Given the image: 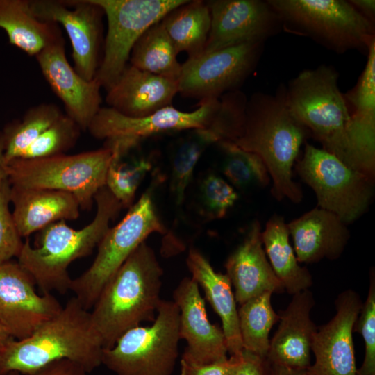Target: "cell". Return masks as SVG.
<instances>
[{"label":"cell","mask_w":375,"mask_h":375,"mask_svg":"<svg viewBox=\"0 0 375 375\" xmlns=\"http://www.w3.org/2000/svg\"><path fill=\"white\" fill-rule=\"evenodd\" d=\"M162 275L153 249L144 242L107 282L90 311L103 349L142 322L154 321L162 301Z\"/></svg>","instance_id":"cell-1"},{"label":"cell","mask_w":375,"mask_h":375,"mask_svg":"<svg viewBox=\"0 0 375 375\" xmlns=\"http://www.w3.org/2000/svg\"><path fill=\"white\" fill-rule=\"evenodd\" d=\"M307 133L290 112L282 87L274 95L258 92L247 100L243 127L233 142L262 159L274 198L299 203L302 192L292 179V167Z\"/></svg>","instance_id":"cell-2"},{"label":"cell","mask_w":375,"mask_h":375,"mask_svg":"<svg viewBox=\"0 0 375 375\" xmlns=\"http://www.w3.org/2000/svg\"><path fill=\"white\" fill-rule=\"evenodd\" d=\"M103 350L90 311L74 297L30 336L12 338L0 349V375L11 372L24 375L62 359L91 373L101 365Z\"/></svg>","instance_id":"cell-3"},{"label":"cell","mask_w":375,"mask_h":375,"mask_svg":"<svg viewBox=\"0 0 375 375\" xmlns=\"http://www.w3.org/2000/svg\"><path fill=\"white\" fill-rule=\"evenodd\" d=\"M94 202V218L83 228L73 229L60 220L38 231L37 246L31 247L28 238L24 242L17 262L32 276L42 294H65L69 290L72 279L68 267L92 252L109 229L110 220L123 208L106 185L97 192Z\"/></svg>","instance_id":"cell-4"},{"label":"cell","mask_w":375,"mask_h":375,"mask_svg":"<svg viewBox=\"0 0 375 375\" xmlns=\"http://www.w3.org/2000/svg\"><path fill=\"white\" fill-rule=\"evenodd\" d=\"M338 77L331 66L305 69L285 87V99L294 117L323 149L356 170L349 142L351 113Z\"/></svg>","instance_id":"cell-5"},{"label":"cell","mask_w":375,"mask_h":375,"mask_svg":"<svg viewBox=\"0 0 375 375\" xmlns=\"http://www.w3.org/2000/svg\"><path fill=\"white\" fill-rule=\"evenodd\" d=\"M283 27L310 37L338 53H367L375 40L374 23L344 0H267Z\"/></svg>","instance_id":"cell-6"},{"label":"cell","mask_w":375,"mask_h":375,"mask_svg":"<svg viewBox=\"0 0 375 375\" xmlns=\"http://www.w3.org/2000/svg\"><path fill=\"white\" fill-rule=\"evenodd\" d=\"M112 151L107 147L74 155L15 158L6 163L10 185L65 191L72 194L80 208L90 210L94 197L106 185Z\"/></svg>","instance_id":"cell-7"},{"label":"cell","mask_w":375,"mask_h":375,"mask_svg":"<svg viewBox=\"0 0 375 375\" xmlns=\"http://www.w3.org/2000/svg\"><path fill=\"white\" fill-rule=\"evenodd\" d=\"M180 339L179 309L162 299L152 324L128 330L103 349L101 365L116 375H172Z\"/></svg>","instance_id":"cell-8"},{"label":"cell","mask_w":375,"mask_h":375,"mask_svg":"<svg viewBox=\"0 0 375 375\" xmlns=\"http://www.w3.org/2000/svg\"><path fill=\"white\" fill-rule=\"evenodd\" d=\"M153 233L165 234L167 229L157 214L151 189H148L129 208L124 218L107 231L97 246V254L90 267L72 279L69 290L86 310L93 307L107 282Z\"/></svg>","instance_id":"cell-9"},{"label":"cell","mask_w":375,"mask_h":375,"mask_svg":"<svg viewBox=\"0 0 375 375\" xmlns=\"http://www.w3.org/2000/svg\"><path fill=\"white\" fill-rule=\"evenodd\" d=\"M296 169L315 192L318 207L334 213L344 223L356 220L367 209L372 179L326 150L307 143Z\"/></svg>","instance_id":"cell-10"},{"label":"cell","mask_w":375,"mask_h":375,"mask_svg":"<svg viewBox=\"0 0 375 375\" xmlns=\"http://www.w3.org/2000/svg\"><path fill=\"white\" fill-rule=\"evenodd\" d=\"M106 15L103 56L94 78L106 91L118 80L140 37L187 0H92Z\"/></svg>","instance_id":"cell-11"},{"label":"cell","mask_w":375,"mask_h":375,"mask_svg":"<svg viewBox=\"0 0 375 375\" xmlns=\"http://www.w3.org/2000/svg\"><path fill=\"white\" fill-rule=\"evenodd\" d=\"M263 43L241 44L188 59L177 81L178 93L202 101L235 90L255 67Z\"/></svg>","instance_id":"cell-12"},{"label":"cell","mask_w":375,"mask_h":375,"mask_svg":"<svg viewBox=\"0 0 375 375\" xmlns=\"http://www.w3.org/2000/svg\"><path fill=\"white\" fill-rule=\"evenodd\" d=\"M40 20L64 27L72 44L74 69L91 81L98 70L103 12L92 0H30Z\"/></svg>","instance_id":"cell-13"},{"label":"cell","mask_w":375,"mask_h":375,"mask_svg":"<svg viewBox=\"0 0 375 375\" xmlns=\"http://www.w3.org/2000/svg\"><path fill=\"white\" fill-rule=\"evenodd\" d=\"M35 285L17 261L0 265V324L15 340L30 336L62 308L51 294H38Z\"/></svg>","instance_id":"cell-14"},{"label":"cell","mask_w":375,"mask_h":375,"mask_svg":"<svg viewBox=\"0 0 375 375\" xmlns=\"http://www.w3.org/2000/svg\"><path fill=\"white\" fill-rule=\"evenodd\" d=\"M220 106V97L200 101L192 112L181 111L172 105L142 117L124 116L111 108H101L88 130L95 138L103 140L144 138L168 131H178L208 126Z\"/></svg>","instance_id":"cell-15"},{"label":"cell","mask_w":375,"mask_h":375,"mask_svg":"<svg viewBox=\"0 0 375 375\" xmlns=\"http://www.w3.org/2000/svg\"><path fill=\"white\" fill-rule=\"evenodd\" d=\"M206 3L211 26L203 54L244 43L264 42L283 27L267 1L212 0Z\"/></svg>","instance_id":"cell-16"},{"label":"cell","mask_w":375,"mask_h":375,"mask_svg":"<svg viewBox=\"0 0 375 375\" xmlns=\"http://www.w3.org/2000/svg\"><path fill=\"white\" fill-rule=\"evenodd\" d=\"M336 313L317 327L311 351L315 362L307 369L309 375H356L353 326L362 306L359 294L347 289L335 301Z\"/></svg>","instance_id":"cell-17"},{"label":"cell","mask_w":375,"mask_h":375,"mask_svg":"<svg viewBox=\"0 0 375 375\" xmlns=\"http://www.w3.org/2000/svg\"><path fill=\"white\" fill-rule=\"evenodd\" d=\"M35 58L44 77L62 101L66 115L82 131L88 130L101 108L100 83L95 78L85 80L69 63L62 35L45 47Z\"/></svg>","instance_id":"cell-18"},{"label":"cell","mask_w":375,"mask_h":375,"mask_svg":"<svg viewBox=\"0 0 375 375\" xmlns=\"http://www.w3.org/2000/svg\"><path fill=\"white\" fill-rule=\"evenodd\" d=\"M173 301L179 309V335L187 347L183 359L207 364L227 358L224 332L208 319L204 299L197 283L185 277L173 293Z\"/></svg>","instance_id":"cell-19"},{"label":"cell","mask_w":375,"mask_h":375,"mask_svg":"<svg viewBox=\"0 0 375 375\" xmlns=\"http://www.w3.org/2000/svg\"><path fill=\"white\" fill-rule=\"evenodd\" d=\"M315 304L312 292L307 289L293 294L286 308L278 312L279 325L270 340L268 361L296 369L310 366L312 342L317 329L310 317Z\"/></svg>","instance_id":"cell-20"},{"label":"cell","mask_w":375,"mask_h":375,"mask_svg":"<svg viewBox=\"0 0 375 375\" xmlns=\"http://www.w3.org/2000/svg\"><path fill=\"white\" fill-rule=\"evenodd\" d=\"M356 86L344 95L351 113L349 142L355 168L373 180L375 172V40Z\"/></svg>","instance_id":"cell-21"},{"label":"cell","mask_w":375,"mask_h":375,"mask_svg":"<svg viewBox=\"0 0 375 375\" xmlns=\"http://www.w3.org/2000/svg\"><path fill=\"white\" fill-rule=\"evenodd\" d=\"M225 268L240 305L265 292L284 291L266 256L258 221L251 224L242 243L228 256Z\"/></svg>","instance_id":"cell-22"},{"label":"cell","mask_w":375,"mask_h":375,"mask_svg":"<svg viewBox=\"0 0 375 375\" xmlns=\"http://www.w3.org/2000/svg\"><path fill=\"white\" fill-rule=\"evenodd\" d=\"M178 83L128 65L107 90L109 108L129 117H142L171 106Z\"/></svg>","instance_id":"cell-23"},{"label":"cell","mask_w":375,"mask_h":375,"mask_svg":"<svg viewBox=\"0 0 375 375\" xmlns=\"http://www.w3.org/2000/svg\"><path fill=\"white\" fill-rule=\"evenodd\" d=\"M299 262L335 260L349 238L344 223L334 213L315 208L288 224Z\"/></svg>","instance_id":"cell-24"},{"label":"cell","mask_w":375,"mask_h":375,"mask_svg":"<svg viewBox=\"0 0 375 375\" xmlns=\"http://www.w3.org/2000/svg\"><path fill=\"white\" fill-rule=\"evenodd\" d=\"M14 222L22 238H28L48 225L79 216L76 198L65 191L10 185Z\"/></svg>","instance_id":"cell-25"},{"label":"cell","mask_w":375,"mask_h":375,"mask_svg":"<svg viewBox=\"0 0 375 375\" xmlns=\"http://www.w3.org/2000/svg\"><path fill=\"white\" fill-rule=\"evenodd\" d=\"M187 267L200 285L206 297L222 322L228 353L240 356L243 351L237 302L231 281L226 274L217 272L199 250L191 249L186 258Z\"/></svg>","instance_id":"cell-26"},{"label":"cell","mask_w":375,"mask_h":375,"mask_svg":"<svg viewBox=\"0 0 375 375\" xmlns=\"http://www.w3.org/2000/svg\"><path fill=\"white\" fill-rule=\"evenodd\" d=\"M0 28L11 44L35 56L62 35L58 24L33 15L30 0H0Z\"/></svg>","instance_id":"cell-27"},{"label":"cell","mask_w":375,"mask_h":375,"mask_svg":"<svg viewBox=\"0 0 375 375\" xmlns=\"http://www.w3.org/2000/svg\"><path fill=\"white\" fill-rule=\"evenodd\" d=\"M289 235L288 224L276 215L269 219L262 231L263 247L274 272L284 290L293 295L309 289L312 278L308 269L299 265Z\"/></svg>","instance_id":"cell-28"},{"label":"cell","mask_w":375,"mask_h":375,"mask_svg":"<svg viewBox=\"0 0 375 375\" xmlns=\"http://www.w3.org/2000/svg\"><path fill=\"white\" fill-rule=\"evenodd\" d=\"M188 131L177 142L172 156L170 188L177 206L184 201L186 189L202 154L210 145L226 139L224 128L216 120L206 127Z\"/></svg>","instance_id":"cell-29"},{"label":"cell","mask_w":375,"mask_h":375,"mask_svg":"<svg viewBox=\"0 0 375 375\" xmlns=\"http://www.w3.org/2000/svg\"><path fill=\"white\" fill-rule=\"evenodd\" d=\"M160 22L178 53L186 52L188 59L203 54L211 26L206 2L188 1L169 12Z\"/></svg>","instance_id":"cell-30"},{"label":"cell","mask_w":375,"mask_h":375,"mask_svg":"<svg viewBox=\"0 0 375 375\" xmlns=\"http://www.w3.org/2000/svg\"><path fill=\"white\" fill-rule=\"evenodd\" d=\"M162 22L150 26L134 44L130 65L147 72L178 81L182 64Z\"/></svg>","instance_id":"cell-31"},{"label":"cell","mask_w":375,"mask_h":375,"mask_svg":"<svg viewBox=\"0 0 375 375\" xmlns=\"http://www.w3.org/2000/svg\"><path fill=\"white\" fill-rule=\"evenodd\" d=\"M272 293L265 292L240 305L239 327L243 350L266 358L269 349L270 331L279 320L272 302Z\"/></svg>","instance_id":"cell-32"},{"label":"cell","mask_w":375,"mask_h":375,"mask_svg":"<svg viewBox=\"0 0 375 375\" xmlns=\"http://www.w3.org/2000/svg\"><path fill=\"white\" fill-rule=\"evenodd\" d=\"M62 115L56 105L42 103L30 108L22 119L8 124L2 131L6 162L19 158Z\"/></svg>","instance_id":"cell-33"},{"label":"cell","mask_w":375,"mask_h":375,"mask_svg":"<svg viewBox=\"0 0 375 375\" xmlns=\"http://www.w3.org/2000/svg\"><path fill=\"white\" fill-rule=\"evenodd\" d=\"M217 144L224 153L223 174L233 185L243 188L269 183L268 171L258 155L240 148L232 141L224 140Z\"/></svg>","instance_id":"cell-34"},{"label":"cell","mask_w":375,"mask_h":375,"mask_svg":"<svg viewBox=\"0 0 375 375\" xmlns=\"http://www.w3.org/2000/svg\"><path fill=\"white\" fill-rule=\"evenodd\" d=\"M151 167L148 158L134 159L128 164L122 162L121 158H117L112 153L106 173V186L123 208H129L133 205L136 190Z\"/></svg>","instance_id":"cell-35"},{"label":"cell","mask_w":375,"mask_h":375,"mask_svg":"<svg viewBox=\"0 0 375 375\" xmlns=\"http://www.w3.org/2000/svg\"><path fill=\"white\" fill-rule=\"evenodd\" d=\"M81 131L72 119L62 114L17 158H39L65 154L76 144Z\"/></svg>","instance_id":"cell-36"},{"label":"cell","mask_w":375,"mask_h":375,"mask_svg":"<svg viewBox=\"0 0 375 375\" xmlns=\"http://www.w3.org/2000/svg\"><path fill=\"white\" fill-rule=\"evenodd\" d=\"M353 332L360 333L365 342L363 362L356 375H375V276L370 272L367 297L353 326Z\"/></svg>","instance_id":"cell-37"},{"label":"cell","mask_w":375,"mask_h":375,"mask_svg":"<svg viewBox=\"0 0 375 375\" xmlns=\"http://www.w3.org/2000/svg\"><path fill=\"white\" fill-rule=\"evenodd\" d=\"M201 195L208 215L212 219L224 217L238 199L237 192L228 182L212 174L202 181Z\"/></svg>","instance_id":"cell-38"},{"label":"cell","mask_w":375,"mask_h":375,"mask_svg":"<svg viewBox=\"0 0 375 375\" xmlns=\"http://www.w3.org/2000/svg\"><path fill=\"white\" fill-rule=\"evenodd\" d=\"M10 192L7 179L0 187V265L17 257L24 244L9 209Z\"/></svg>","instance_id":"cell-39"},{"label":"cell","mask_w":375,"mask_h":375,"mask_svg":"<svg viewBox=\"0 0 375 375\" xmlns=\"http://www.w3.org/2000/svg\"><path fill=\"white\" fill-rule=\"evenodd\" d=\"M240 356H230L207 364H197L181 358L180 375H234Z\"/></svg>","instance_id":"cell-40"},{"label":"cell","mask_w":375,"mask_h":375,"mask_svg":"<svg viewBox=\"0 0 375 375\" xmlns=\"http://www.w3.org/2000/svg\"><path fill=\"white\" fill-rule=\"evenodd\" d=\"M24 375H91L81 365L67 359L51 362Z\"/></svg>","instance_id":"cell-41"},{"label":"cell","mask_w":375,"mask_h":375,"mask_svg":"<svg viewBox=\"0 0 375 375\" xmlns=\"http://www.w3.org/2000/svg\"><path fill=\"white\" fill-rule=\"evenodd\" d=\"M234 375H269L268 360L243 350Z\"/></svg>","instance_id":"cell-42"},{"label":"cell","mask_w":375,"mask_h":375,"mask_svg":"<svg viewBox=\"0 0 375 375\" xmlns=\"http://www.w3.org/2000/svg\"><path fill=\"white\" fill-rule=\"evenodd\" d=\"M349 2L362 16L374 23L375 18L374 0H351Z\"/></svg>","instance_id":"cell-43"},{"label":"cell","mask_w":375,"mask_h":375,"mask_svg":"<svg viewBox=\"0 0 375 375\" xmlns=\"http://www.w3.org/2000/svg\"><path fill=\"white\" fill-rule=\"evenodd\" d=\"M268 362L269 375H309L307 369H296L269 361Z\"/></svg>","instance_id":"cell-44"},{"label":"cell","mask_w":375,"mask_h":375,"mask_svg":"<svg viewBox=\"0 0 375 375\" xmlns=\"http://www.w3.org/2000/svg\"><path fill=\"white\" fill-rule=\"evenodd\" d=\"M7 179L6 162L4 156V140L2 131H0V187Z\"/></svg>","instance_id":"cell-45"},{"label":"cell","mask_w":375,"mask_h":375,"mask_svg":"<svg viewBox=\"0 0 375 375\" xmlns=\"http://www.w3.org/2000/svg\"><path fill=\"white\" fill-rule=\"evenodd\" d=\"M12 338L6 330L0 324V349Z\"/></svg>","instance_id":"cell-46"},{"label":"cell","mask_w":375,"mask_h":375,"mask_svg":"<svg viewBox=\"0 0 375 375\" xmlns=\"http://www.w3.org/2000/svg\"><path fill=\"white\" fill-rule=\"evenodd\" d=\"M8 375H20V374L17 372H11L8 373Z\"/></svg>","instance_id":"cell-47"}]
</instances>
